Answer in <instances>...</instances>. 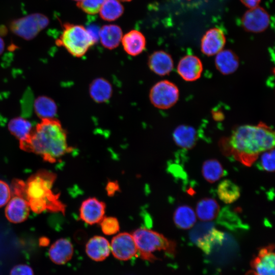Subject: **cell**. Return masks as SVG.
Here are the masks:
<instances>
[{
    "mask_svg": "<svg viewBox=\"0 0 275 275\" xmlns=\"http://www.w3.org/2000/svg\"><path fill=\"white\" fill-rule=\"evenodd\" d=\"M222 146L227 155L250 167L260 154L274 148V132L264 123L242 125L223 142Z\"/></svg>",
    "mask_w": 275,
    "mask_h": 275,
    "instance_id": "1",
    "label": "cell"
},
{
    "mask_svg": "<svg viewBox=\"0 0 275 275\" xmlns=\"http://www.w3.org/2000/svg\"><path fill=\"white\" fill-rule=\"evenodd\" d=\"M19 145L22 150L39 155L51 163L71 151L67 143L66 131L54 118L42 119L33 128L28 139Z\"/></svg>",
    "mask_w": 275,
    "mask_h": 275,
    "instance_id": "2",
    "label": "cell"
},
{
    "mask_svg": "<svg viewBox=\"0 0 275 275\" xmlns=\"http://www.w3.org/2000/svg\"><path fill=\"white\" fill-rule=\"evenodd\" d=\"M56 178L54 173L42 170L30 176L25 183L23 197L33 212L39 213L47 210L65 213L66 206L60 200L59 194L52 190Z\"/></svg>",
    "mask_w": 275,
    "mask_h": 275,
    "instance_id": "3",
    "label": "cell"
},
{
    "mask_svg": "<svg viewBox=\"0 0 275 275\" xmlns=\"http://www.w3.org/2000/svg\"><path fill=\"white\" fill-rule=\"evenodd\" d=\"M138 253L145 260L153 261L157 258L154 255L157 251H163L170 255L176 253V244L162 234L145 228H140L133 232Z\"/></svg>",
    "mask_w": 275,
    "mask_h": 275,
    "instance_id": "4",
    "label": "cell"
},
{
    "mask_svg": "<svg viewBox=\"0 0 275 275\" xmlns=\"http://www.w3.org/2000/svg\"><path fill=\"white\" fill-rule=\"evenodd\" d=\"M56 43L73 56L80 58L95 43L84 26L67 22L63 24L62 32Z\"/></svg>",
    "mask_w": 275,
    "mask_h": 275,
    "instance_id": "5",
    "label": "cell"
},
{
    "mask_svg": "<svg viewBox=\"0 0 275 275\" xmlns=\"http://www.w3.org/2000/svg\"><path fill=\"white\" fill-rule=\"evenodd\" d=\"M48 18L43 14L36 13L18 18L10 25L11 32L26 40L34 38L48 25Z\"/></svg>",
    "mask_w": 275,
    "mask_h": 275,
    "instance_id": "6",
    "label": "cell"
},
{
    "mask_svg": "<svg viewBox=\"0 0 275 275\" xmlns=\"http://www.w3.org/2000/svg\"><path fill=\"white\" fill-rule=\"evenodd\" d=\"M179 96L178 87L173 82L163 80L156 83L149 92L151 103L159 109H168L177 102Z\"/></svg>",
    "mask_w": 275,
    "mask_h": 275,
    "instance_id": "7",
    "label": "cell"
},
{
    "mask_svg": "<svg viewBox=\"0 0 275 275\" xmlns=\"http://www.w3.org/2000/svg\"><path fill=\"white\" fill-rule=\"evenodd\" d=\"M191 241L204 253L209 254L213 248L224 239L222 232L207 224L205 228H196L190 234Z\"/></svg>",
    "mask_w": 275,
    "mask_h": 275,
    "instance_id": "8",
    "label": "cell"
},
{
    "mask_svg": "<svg viewBox=\"0 0 275 275\" xmlns=\"http://www.w3.org/2000/svg\"><path fill=\"white\" fill-rule=\"evenodd\" d=\"M111 251L114 257L121 261H127L138 253V248L132 234L120 233L112 239Z\"/></svg>",
    "mask_w": 275,
    "mask_h": 275,
    "instance_id": "9",
    "label": "cell"
},
{
    "mask_svg": "<svg viewBox=\"0 0 275 275\" xmlns=\"http://www.w3.org/2000/svg\"><path fill=\"white\" fill-rule=\"evenodd\" d=\"M105 204L95 197L84 200L79 208L80 218L85 223L94 225L99 223L104 217Z\"/></svg>",
    "mask_w": 275,
    "mask_h": 275,
    "instance_id": "10",
    "label": "cell"
},
{
    "mask_svg": "<svg viewBox=\"0 0 275 275\" xmlns=\"http://www.w3.org/2000/svg\"><path fill=\"white\" fill-rule=\"evenodd\" d=\"M274 245L264 247L251 261V267L255 275H274Z\"/></svg>",
    "mask_w": 275,
    "mask_h": 275,
    "instance_id": "11",
    "label": "cell"
},
{
    "mask_svg": "<svg viewBox=\"0 0 275 275\" xmlns=\"http://www.w3.org/2000/svg\"><path fill=\"white\" fill-rule=\"evenodd\" d=\"M270 23V17L267 12L258 6L250 8L243 15L242 24L247 31L259 33L266 30Z\"/></svg>",
    "mask_w": 275,
    "mask_h": 275,
    "instance_id": "12",
    "label": "cell"
},
{
    "mask_svg": "<svg viewBox=\"0 0 275 275\" xmlns=\"http://www.w3.org/2000/svg\"><path fill=\"white\" fill-rule=\"evenodd\" d=\"M203 69V64L200 59L191 54L182 58L177 68L179 75L187 81H194L198 79L201 76Z\"/></svg>",
    "mask_w": 275,
    "mask_h": 275,
    "instance_id": "13",
    "label": "cell"
},
{
    "mask_svg": "<svg viewBox=\"0 0 275 275\" xmlns=\"http://www.w3.org/2000/svg\"><path fill=\"white\" fill-rule=\"evenodd\" d=\"M226 43L224 32L218 28H212L207 31L201 40V48L206 56L216 55L222 50Z\"/></svg>",
    "mask_w": 275,
    "mask_h": 275,
    "instance_id": "14",
    "label": "cell"
},
{
    "mask_svg": "<svg viewBox=\"0 0 275 275\" xmlns=\"http://www.w3.org/2000/svg\"><path fill=\"white\" fill-rule=\"evenodd\" d=\"M30 207L26 200L20 196L13 195L7 203L5 209L6 216L12 223H20L26 219Z\"/></svg>",
    "mask_w": 275,
    "mask_h": 275,
    "instance_id": "15",
    "label": "cell"
},
{
    "mask_svg": "<svg viewBox=\"0 0 275 275\" xmlns=\"http://www.w3.org/2000/svg\"><path fill=\"white\" fill-rule=\"evenodd\" d=\"M111 245L104 237L94 236L91 238L86 245V253L92 260L100 262L109 255Z\"/></svg>",
    "mask_w": 275,
    "mask_h": 275,
    "instance_id": "16",
    "label": "cell"
},
{
    "mask_svg": "<svg viewBox=\"0 0 275 275\" xmlns=\"http://www.w3.org/2000/svg\"><path fill=\"white\" fill-rule=\"evenodd\" d=\"M73 252L71 241L67 238H62L56 241L51 245L48 255L53 263L63 265L71 260Z\"/></svg>",
    "mask_w": 275,
    "mask_h": 275,
    "instance_id": "17",
    "label": "cell"
},
{
    "mask_svg": "<svg viewBox=\"0 0 275 275\" xmlns=\"http://www.w3.org/2000/svg\"><path fill=\"white\" fill-rule=\"evenodd\" d=\"M148 64L153 72L160 76L169 74L174 66L171 56L162 50L153 52L148 58Z\"/></svg>",
    "mask_w": 275,
    "mask_h": 275,
    "instance_id": "18",
    "label": "cell"
},
{
    "mask_svg": "<svg viewBox=\"0 0 275 275\" xmlns=\"http://www.w3.org/2000/svg\"><path fill=\"white\" fill-rule=\"evenodd\" d=\"M121 41L125 51L132 56L139 55L146 47L145 37L137 30H132L126 33Z\"/></svg>",
    "mask_w": 275,
    "mask_h": 275,
    "instance_id": "19",
    "label": "cell"
},
{
    "mask_svg": "<svg viewBox=\"0 0 275 275\" xmlns=\"http://www.w3.org/2000/svg\"><path fill=\"white\" fill-rule=\"evenodd\" d=\"M89 92L91 98L95 102L104 103L111 98L113 88L108 80L102 77H98L91 82Z\"/></svg>",
    "mask_w": 275,
    "mask_h": 275,
    "instance_id": "20",
    "label": "cell"
},
{
    "mask_svg": "<svg viewBox=\"0 0 275 275\" xmlns=\"http://www.w3.org/2000/svg\"><path fill=\"white\" fill-rule=\"evenodd\" d=\"M215 64L217 69L222 74L228 75L234 73L238 68V57L232 51L223 49L216 54Z\"/></svg>",
    "mask_w": 275,
    "mask_h": 275,
    "instance_id": "21",
    "label": "cell"
},
{
    "mask_svg": "<svg viewBox=\"0 0 275 275\" xmlns=\"http://www.w3.org/2000/svg\"><path fill=\"white\" fill-rule=\"evenodd\" d=\"M173 140L176 144L182 148L189 149L194 147L197 139V132L193 127L181 125L174 130Z\"/></svg>",
    "mask_w": 275,
    "mask_h": 275,
    "instance_id": "22",
    "label": "cell"
},
{
    "mask_svg": "<svg viewBox=\"0 0 275 275\" xmlns=\"http://www.w3.org/2000/svg\"><path fill=\"white\" fill-rule=\"evenodd\" d=\"M122 31L120 26L115 24L105 25L100 30L101 43L106 48H116L122 39Z\"/></svg>",
    "mask_w": 275,
    "mask_h": 275,
    "instance_id": "23",
    "label": "cell"
},
{
    "mask_svg": "<svg viewBox=\"0 0 275 275\" xmlns=\"http://www.w3.org/2000/svg\"><path fill=\"white\" fill-rule=\"evenodd\" d=\"M8 129L12 134L19 141V143L26 141L33 130L31 123L22 117L12 119L8 125Z\"/></svg>",
    "mask_w": 275,
    "mask_h": 275,
    "instance_id": "24",
    "label": "cell"
},
{
    "mask_svg": "<svg viewBox=\"0 0 275 275\" xmlns=\"http://www.w3.org/2000/svg\"><path fill=\"white\" fill-rule=\"evenodd\" d=\"M173 219L176 226L180 229L191 228L196 222V214L193 209L188 205L179 206L174 213Z\"/></svg>",
    "mask_w": 275,
    "mask_h": 275,
    "instance_id": "25",
    "label": "cell"
},
{
    "mask_svg": "<svg viewBox=\"0 0 275 275\" xmlns=\"http://www.w3.org/2000/svg\"><path fill=\"white\" fill-rule=\"evenodd\" d=\"M219 206L217 202L211 198H204L198 202L196 207L198 217L203 221L214 219L218 215Z\"/></svg>",
    "mask_w": 275,
    "mask_h": 275,
    "instance_id": "26",
    "label": "cell"
},
{
    "mask_svg": "<svg viewBox=\"0 0 275 275\" xmlns=\"http://www.w3.org/2000/svg\"><path fill=\"white\" fill-rule=\"evenodd\" d=\"M34 109L36 115L41 119L54 118L57 113V106L50 98L41 96L34 102Z\"/></svg>",
    "mask_w": 275,
    "mask_h": 275,
    "instance_id": "27",
    "label": "cell"
},
{
    "mask_svg": "<svg viewBox=\"0 0 275 275\" xmlns=\"http://www.w3.org/2000/svg\"><path fill=\"white\" fill-rule=\"evenodd\" d=\"M217 191L219 199L226 204L235 202L240 195L239 186L229 180L222 181L218 185Z\"/></svg>",
    "mask_w": 275,
    "mask_h": 275,
    "instance_id": "28",
    "label": "cell"
},
{
    "mask_svg": "<svg viewBox=\"0 0 275 275\" xmlns=\"http://www.w3.org/2000/svg\"><path fill=\"white\" fill-rule=\"evenodd\" d=\"M202 173L206 180L210 183H213L224 176L225 171L217 160L211 159L204 162Z\"/></svg>",
    "mask_w": 275,
    "mask_h": 275,
    "instance_id": "29",
    "label": "cell"
},
{
    "mask_svg": "<svg viewBox=\"0 0 275 275\" xmlns=\"http://www.w3.org/2000/svg\"><path fill=\"white\" fill-rule=\"evenodd\" d=\"M123 11V6L118 0H105L99 12L103 20L114 21L120 17Z\"/></svg>",
    "mask_w": 275,
    "mask_h": 275,
    "instance_id": "30",
    "label": "cell"
},
{
    "mask_svg": "<svg viewBox=\"0 0 275 275\" xmlns=\"http://www.w3.org/2000/svg\"><path fill=\"white\" fill-rule=\"evenodd\" d=\"M259 169L267 171H274V150L272 149L262 153L260 159L257 163Z\"/></svg>",
    "mask_w": 275,
    "mask_h": 275,
    "instance_id": "31",
    "label": "cell"
},
{
    "mask_svg": "<svg viewBox=\"0 0 275 275\" xmlns=\"http://www.w3.org/2000/svg\"><path fill=\"white\" fill-rule=\"evenodd\" d=\"M102 232L106 235L116 234L120 230V224L117 218L104 216L99 223Z\"/></svg>",
    "mask_w": 275,
    "mask_h": 275,
    "instance_id": "32",
    "label": "cell"
},
{
    "mask_svg": "<svg viewBox=\"0 0 275 275\" xmlns=\"http://www.w3.org/2000/svg\"><path fill=\"white\" fill-rule=\"evenodd\" d=\"M77 6L84 12L89 14L97 13L101 6L93 0H81L77 3Z\"/></svg>",
    "mask_w": 275,
    "mask_h": 275,
    "instance_id": "33",
    "label": "cell"
},
{
    "mask_svg": "<svg viewBox=\"0 0 275 275\" xmlns=\"http://www.w3.org/2000/svg\"><path fill=\"white\" fill-rule=\"evenodd\" d=\"M11 197V190L9 185L0 180V207L4 206Z\"/></svg>",
    "mask_w": 275,
    "mask_h": 275,
    "instance_id": "34",
    "label": "cell"
},
{
    "mask_svg": "<svg viewBox=\"0 0 275 275\" xmlns=\"http://www.w3.org/2000/svg\"><path fill=\"white\" fill-rule=\"evenodd\" d=\"M10 275H34L32 269L25 264L15 266L10 271Z\"/></svg>",
    "mask_w": 275,
    "mask_h": 275,
    "instance_id": "35",
    "label": "cell"
},
{
    "mask_svg": "<svg viewBox=\"0 0 275 275\" xmlns=\"http://www.w3.org/2000/svg\"><path fill=\"white\" fill-rule=\"evenodd\" d=\"M105 189L108 196H113L116 192L120 191V186L117 181H109Z\"/></svg>",
    "mask_w": 275,
    "mask_h": 275,
    "instance_id": "36",
    "label": "cell"
},
{
    "mask_svg": "<svg viewBox=\"0 0 275 275\" xmlns=\"http://www.w3.org/2000/svg\"><path fill=\"white\" fill-rule=\"evenodd\" d=\"M86 29L92 37L95 43L97 42L99 38L100 29H99V27L96 25L92 24Z\"/></svg>",
    "mask_w": 275,
    "mask_h": 275,
    "instance_id": "37",
    "label": "cell"
},
{
    "mask_svg": "<svg viewBox=\"0 0 275 275\" xmlns=\"http://www.w3.org/2000/svg\"><path fill=\"white\" fill-rule=\"evenodd\" d=\"M243 4L250 8L257 7L261 0H241Z\"/></svg>",
    "mask_w": 275,
    "mask_h": 275,
    "instance_id": "38",
    "label": "cell"
},
{
    "mask_svg": "<svg viewBox=\"0 0 275 275\" xmlns=\"http://www.w3.org/2000/svg\"><path fill=\"white\" fill-rule=\"evenodd\" d=\"M5 48V44L3 39L0 36V56L4 52Z\"/></svg>",
    "mask_w": 275,
    "mask_h": 275,
    "instance_id": "39",
    "label": "cell"
},
{
    "mask_svg": "<svg viewBox=\"0 0 275 275\" xmlns=\"http://www.w3.org/2000/svg\"><path fill=\"white\" fill-rule=\"evenodd\" d=\"M94 1H95L96 3H97V4H99L100 5H102V4L103 3V2L105 1V0H93Z\"/></svg>",
    "mask_w": 275,
    "mask_h": 275,
    "instance_id": "40",
    "label": "cell"
},
{
    "mask_svg": "<svg viewBox=\"0 0 275 275\" xmlns=\"http://www.w3.org/2000/svg\"><path fill=\"white\" fill-rule=\"evenodd\" d=\"M119 1H123V2H129V1H130L131 0H119Z\"/></svg>",
    "mask_w": 275,
    "mask_h": 275,
    "instance_id": "41",
    "label": "cell"
},
{
    "mask_svg": "<svg viewBox=\"0 0 275 275\" xmlns=\"http://www.w3.org/2000/svg\"><path fill=\"white\" fill-rule=\"evenodd\" d=\"M73 1H77L78 2H79V1H80L81 0H73Z\"/></svg>",
    "mask_w": 275,
    "mask_h": 275,
    "instance_id": "42",
    "label": "cell"
}]
</instances>
